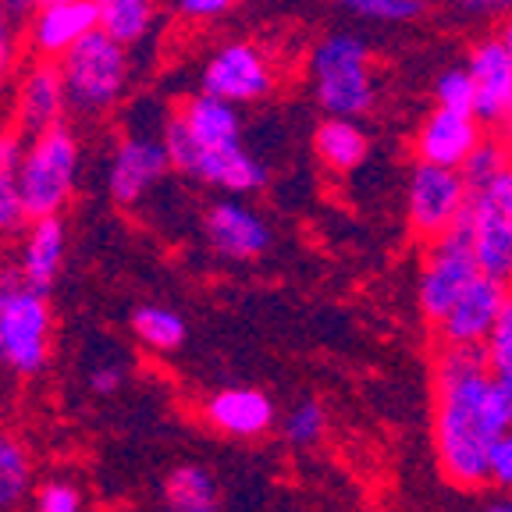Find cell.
<instances>
[{"label":"cell","mask_w":512,"mask_h":512,"mask_svg":"<svg viewBox=\"0 0 512 512\" xmlns=\"http://www.w3.org/2000/svg\"><path fill=\"white\" fill-rule=\"evenodd\" d=\"M484 349H441L434 360V456L456 488H484L495 441L509 431Z\"/></svg>","instance_id":"cell-1"},{"label":"cell","mask_w":512,"mask_h":512,"mask_svg":"<svg viewBox=\"0 0 512 512\" xmlns=\"http://www.w3.org/2000/svg\"><path fill=\"white\" fill-rule=\"evenodd\" d=\"M310 82L328 118L360 121L377 104L374 50L356 32H328L310 50Z\"/></svg>","instance_id":"cell-2"},{"label":"cell","mask_w":512,"mask_h":512,"mask_svg":"<svg viewBox=\"0 0 512 512\" xmlns=\"http://www.w3.org/2000/svg\"><path fill=\"white\" fill-rule=\"evenodd\" d=\"M54 313L43 292L29 288L15 264L0 267V363L18 377L40 374L50 360Z\"/></svg>","instance_id":"cell-3"},{"label":"cell","mask_w":512,"mask_h":512,"mask_svg":"<svg viewBox=\"0 0 512 512\" xmlns=\"http://www.w3.org/2000/svg\"><path fill=\"white\" fill-rule=\"evenodd\" d=\"M64 86H68V100L72 111L82 118H104L125 100L128 86H132V57L128 47L111 40L107 32L96 29L93 36L79 43L68 57H61Z\"/></svg>","instance_id":"cell-4"},{"label":"cell","mask_w":512,"mask_h":512,"mask_svg":"<svg viewBox=\"0 0 512 512\" xmlns=\"http://www.w3.org/2000/svg\"><path fill=\"white\" fill-rule=\"evenodd\" d=\"M82 168V143L72 128H50L43 136L29 139L18 189H22L25 210L32 221L40 217H61V210L72 203Z\"/></svg>","instance_id":"cell-5"},{"label":"cell","mask_w":512,"mask_h":512,"mask_svg":"<svg viewBox=\"0 0 512 512\" xmlns=\"http://www.w3.org/2000/svg\"><path fill=\"white\" fill-rule=\"evenodd\" d=\"M477 264L498 281H512V164L488 182L470 185V203L459 224Z\"/></svg>","instance_id":"cell-6"},{"label":"cell","mask_w":512,"mask_h":512,"mask_svg":"<svg viewBox=\"0 0 512 512\" xmlns=\"http://www.w3.org/2000/svg\"><path fill=\"white\" fill-rule=\"evenodd\" d=\"M470 203V182L463 171L434 168L416 160L406 178V221L409 232L424 242H438L463 224Z\"/></svg>","instance_id":"cell-7"},{"label":"cell","mask_w":512,"mask_h":512,"mask_svg":"<svg viewBox=\"0 0 512 512\" xmlns=\"http://www.w3.org/2000/svg\"><path fill=\"white\" fill-rule=\"evenodd\" d=\"M480 274L484 271H480L477 253H473L463 228L431 242V249L424 253V264H420V274H416V306H420L427 324L438 328L445 313L463 299V292Z\"/></svg>","instance_id":"cell-8"},{"label":"cell","mask_w":512,"mask_h":512,"mask_svg":"<svg viewBox=\"0 0 512 512\" xmlns=\"http://www.w3.org/2000/svg\"><path fill=\"white\" fill-rule=\"evenodd\" d=\"M278 86V68L264 47L249 40L221 43L200 68V93L228 104H256Z\"/></svg>","instance_id":"cell-9"},{"label":"cell","mask_w":512,"mask_h":512,"mask_svg":"<svg viewBox=\"0 0 512 512\" xmlns=\"http://www.w3.org/2000/svg\"><path fill=\"white\" fill-rule=\"evenodd\" d=\"M68 111H72V100H68L61 64L43 57L25 61L11 79V125L22 136L36 139L50 128H61Z\"/></svg>","instance_id":"cell-10"},{"label":"cell","mask_w":512,"mask_h":512,"mask_svg":"<svg viewBox=\"0 0 512 512\" xmlns=\"http://www.w3.org/2000/svg\"><path fill=\"white\" fill-rule=\"evenodd\" d=\"M168 171L175 168L160 132H128L114 143L107 160V196L121 207H136L139 200H146V192L168 178Z\"/></svg>","instance_id":"cell-11"},{"label":"cell","mask_w":512,"mask_h":512,"mask_svg":"<svg viewBox=\"0 0 512 512\" xmlns=\"http://www.w3.org/2000/svg\"><path fill=\"white\" fill-rule=\"evenodd\" d=\"M505 288H509V281L480 274L463 292V299H459V303L445 313V320L434 328L438 331L441 349H484L498 324V313H502Z\"/></svg>","instance_id":"cell-12"},{"label":"cell","mask_w":512,"mask_h":512,"mask_svg":"<svg viewBox=\"0 0 512 512\" xmlns=\"http://www.w3.org/2000/svg\"><path fill=\"white\" fill-rule=\"evenodd\" d=\"M203 235H207L210 249L232 264H249L256 256H264L274 242L267 217L239 200L210 203L203 214Z\"/></svg>","instance_id":"cell-13"},{"label":"cell","mask_w":512,"mask_h":512,"mask_svg":"<svg viewBox=\"0 0 512 512\" xmlns=\"http://www.w3.org/2000/svg\"><path fill=\"white\" fill-rule=\"evenodd\" d=\"M484 132H480V121L473 114L445 111V107H434L424 114V121L416 125L413 136V153L420 164H434V168H452L463 171L466 160L477 153V146L484 143Z\"/></svg>","instance_id":"cell-14"},{"label":"cell","mask_w":512,"mask_h":512,"mask_svg":"<svg viewBox=\"0 0 512 512\" xmlns=\"http://www.w3.org/2000/svg\"><path fill=\"white\" fill-rule=\"evenodd\" d=\"M96 29H100V18H96L93 0H47L36 11V18L25 25V43L32 57L61 61Z\"/></svg>","instance_id":"cell-15"},{"label":"cell","mask_w":512,"mask_h":512,"mask_svg":"<svg viewBox=\"0 0 512 512\" xmlns=\"http://www.w3.org/2000/svg\"><path fill=\"white\" fill-rule=\"evenodd\" d=\"M466 72H470L473 93H477L473 118L480 125H498L512 104V54L502 47L498 36H488L470 47Z\"/></svg>","instance_id":"cell-16"},{"label":"cell","mask_w":512,"mask_h":512,"mask_svg":"<svg viewBox=\"0 0 512 512\" xmlns=\"http://www.w3.org/2000/svg\"><path fill=\"white\" fill-rule=\"evenodd\" d=\"M207 424L224 438L253 441L260 434H267L278 420L274 402L260 388H246V384H232V388H217L203 406Z\"/></svg>","instance_id":"cell-17"},{"label":"cell","mask_w":512,"mask_h":512,"mask_svg":"<svg viewBox=\"0 0 512 512\" xmlns=\"http://www.w3.org/2000/svg\"><path fill=\"white\" fill-rule=\"evenodd\" d=\"M64 256H68V224H64V217H40L25 228L15 256V271L22 274L25 285L47 296L64 271Z\"/></svg>","instance_id":"cell-18"},{"label":"cell","mask_w":512,"mask_h":512,"mask_svg":"<svg viewBox=\"0 0 512 512\" xmlns=\"http://www.w3.org/2000/svg\"><path fill=\"white\" fill-rule=\"evenodd\" d=\"M175 114L189 128V136L196 139L200 153L242 143V114L228 100H217L210 93H192Z\"/></svg>","instance_id":"cell-19"},{"label":"cell","mask_w":512,"mask_h":512,"mask_svg":"<svg viewBox=\"0 0 512 512\" xmlns=\"http://www.w3.org/2000/svg\"><path fill=\"white\" fill-rule=\"evenodd\" d=\"M200 182L214 185V189L224 192H256L267 185V164L256 153H249L242 143L224 146V150H207L200 153V164H196V175Z\"/></svg>","instance_id":"cell-20"},{"label":"cell","mask_w":512,"mask_h":512,"mask_svg":"<svg viewBox=\"0 0 512 512\" xmlns=\"http://www.w3.org/2000/svg\"><path fill=\"white\" fill-rule=\"evenodd\" d=\"M160 502L168 512H221V484L200 463H182L160 480Z\"/></svg>","instance_id":"cell-21"},{"label":"cell","mask_w":512,"mask_h":512,"mask_svg":"<svg viewBox=\"0 0 512 512\" xmlns=\"http://www.w3.org/2000/svg\"><path fill=\"white\" fill-rule=\"evenodd\" d=\"M313 150L324 160V168L349 175L370 157V136L363 132L360 121L349 118H324L313 128Z\"/></svg>","instance_id":"cell-22"},{"label":"cell","mask_w":512,"mask_h":512,"mask_svg":"<svg viewBox=\"0 0 512 512\" xmlns=\"http://www.w3.org/2000/svg\"><path fill=\"white\" fill-rule=\"evenodd\" d=\"M100 32H107L121 47L143 43L157 22V0H93Z\"/></svg>","instance_id":"cell-23"},{"label":"cell","mask_w":512,"mask_h":512,"mask_svg":"<svg viewBox=\"0 0 512 512\" xmlns=\"http://www.w3.org/2000/svg\"><path fill=\"white\" fill-rule=\"evenodd\" d=\"M128 328L132 335L139 338V345H146L150 352H175L185 345V320L178 310H168V306H157V303H146V306H136L132 317H128Z\"/></svg>","instance_id":"cell-24"},{"label":"cell","mask_w":512,"mask_h":512,"mask_svg":"<svg viewBox=\"0 0 512 512\" xmlns=\"http://www.w3.org/2000/svg\"><path fill=\"white\" fill-rule=\"evenodd\" d=\"M32 480H36V470H32L29 448L15 434H0V512L22 509Z\"/></svg>","instance_id":"cell-25"},{"label":"cell","mask_w":512,"mask_h":512,"mask_svg":"<svg viewBox=\"0 0 512 512\" xmlns=\"http://www.w3.org/2000/svg\"><path fill=\"white\" fill-rule=\"evenodd\" d=\"M328 431V409L320 406L317 399H299L296 406L281 416V434H285L288 445L310 448L317 445Z\"/></svg>","instance_id":"cell-26"},{"label":"cell","mask_w":512,"mask_h":512,"mask_svg":"<svg viewBox=\"0 0 512 512\" xmlns=\"http://www.w3.org/2000/svg\"><path fill=\"white\" fill-rule=\"evenodd\" d=\"M352 18H363V22H384V25H399L413 22L424 4L420 0H338Z\"/></svg>","instance_id":"cell-27"},{"label":"cell","mask_w":512,"mask_h":512,"mask_svg":"<svg viewBox=\"0 0 512 512\" xmlns=\"http://www.w3.org/2000/svg\"><path fill=\"white\" fill-rule=\"evenodd\" d=\"M434 107H445V111L473 114L477 107V93H473V79L463 68H445V72L434 79Z\"/></svg>","instance_id":"cell-28"},{"label":"cell","mask_w":512,"mask_h":512,"mask_svg":"<svg viewBox=\"0 0 512 512\" xmlns=\"http://www.w3.org/2000/svg\"><path fill=\"white\" fill-rule=\"evenodd\" d=\"M484 356H488V367L495 377H512V281L505 288V303L498 313V324L491 331L488 345H484Z\"/></svg>","instance_id":"cell-29"},{"label":"cell","mask_w":512,"mask_h":512,"mask_svg":"<svg viewBox=\"0 0 512 512\" xmlns=\"http://www.w3.org/2000/svg\"><path fill=\"white\" fill-rule=\"evenodd\" d=\"M512 164V153L505 150L502 139H484V143L477 146V153H473L470 160H466V168H463V178L470 185H480V182H488V178L502 175L505 168Z\"/></svg>","instance_id":"cell-30"},{"label":"cell","mask_w":512,"mask_h":512,"mask_svg":"<svg viewBox=\"0 0 512 512\" xmlns=\"http://www.w3.org/2000/svg\"><path fill=\"white\" fill-rule=\"evenodd\" d=\"M29 224L32 217L18 189V175H0V235H25Z\"/></svg>","instance_id":"cell-31"},{"label":"cell","mask_w":512,"mask_h":512,"mask_svg":"<svg viewBox=\"0 0 512 512\" xmlns=\"http://www.w3.org/2000/svg\"><path fill=\"white\" fill-rule=\"evenodd\" d=\"M36 512H82V491L75 488L72 480H47L36 491Z\"/></svg>","instance_id":"cell-32"},{"label":"cell","mask_w":512,"mask_h":512,"mask_svg":"<svg viewBox=\"0 0 512 512\" xmlns=\"http://www.w3.org/2000/svg\"><path fill=\"white\" fill-rule=\"evenodd\" d=\"M18 68H22V64H18V25L11 22L4 4H0V93L15 79Z\"/></svg>","instance_id":"cell-33"},{"label":"cell","mask_w":512,"mask_h":512,"mask_svg":"<svg viewBox=\"0 0 512 512\" xmlns=\"http://www.w3.org/2000/svg\"><path fill=\"white\" fill-rule=\"evenodd\" d=\"M488 484H495L502 495H512V427L495 441V448H491Z\"/></svg>","instance_id":"cell-34"},{"label":"cell","mask_w":512,"mask_h":512,"mask_svg":"<svg viewBox=\"0 0 512 512\" xmlns=\"http://www.w3.org/2000/svg\"><path fill=\"white\" fill-rule=\"evenodd\" d=\"M25 150H29V136H22L15 125H0V175H18Z\"/></svg>","instance_id":"cell-35"},{"label":"cell","mask_w":512,"mask_h":512,"mask_svg":"<svg viewBox=\"0 0 512 512\" xmlns=\"http://www.w3.org/2000/svg\"><path fill=\"white\" fill-rule=\"evenodd\" d=\"M239 0H175V8L189 22H214L224 11H232Z\"/></svg>","instance_id":"cell-36"},{"label":"cell","mask_w":512,"mask_h":512,"mask_svg":"<svg viewBox=\"0 0 512 512\" xmlns=\"http://www.w3.org/2000/svg\"><path fill=\"white\" fill-rule=\"evenodd\" d=\"M452 8L466 11L473 18H505L512 15V0H448Z\"/></svg>","instance_id":"cell-37"},{"label":"cell","mask_w":512,"mask_h":512,"mask_svg":"<svg viewBox=\"0 0 512 512\" xmlns=\"http://www.w3.org/2000/svg\"><path fill=\"white\" fill-rule=\"evenodd\" d=\"M121 381H125V370L121 367H111V363H104V367H93L86 377L89 392L96 395H114L121 388Z\"/></svg>","instance_id":"cell-38"},{"label":"cell","mask_w":512,"mask_h":512,"mask_svg":"<svg viewBox=\"0 0 512 512\" xmlns=\"http://www.w3.org/2000/svg\"><path fill=\"white\" fill-rule=\"evenodd\" d=\"M0 4H4V11H8V18L18 29H25L36 18V11L43 8V0H0Z\"/></svg>","instance_id":"cell-39"},{"label":"cell","mask_w":512,"mask_h":512,"mask_svg":"<svg viewBox=\"0 0 512 512\" xmlns=\"http://www.w3.org/2000/svg\"><path fill=\"white\" fill-rule=\"evenodd\" d=\"M495 381H498V395H502L505 416H509V424H512V377H495Z\"/></svg>","instance_id":"cell-40"},{"label":"cell","mask_w":512,"mask_h":512,"mask_svg":"<svg viewBox=\"0 0 512 512\" xmlns=\"http://www.w3.org/2000/svg\"><path fill=\"white\" fill-rule=\"evenodd\" d=\"M498 128H502V143H505V150L512 153V104H509V111H505V118L498 121Z\"/></svg>","instance_id":"cell-41"},{"label":"cell","mask_w":512,"mask_h":512,"mask_svg":"<svg viewBox=\"0 0 512 512\" xmlns=\"http://www.w3.org/2000/svg\"><path fill=\"white\" fill-rule=\"evenodd\" d=\"M484 512H512V495H502V491H498V495L491 498L488 509H484Z\"/></svg>","instance_id":"cell-42"},{"label":"cell","mask_w":512,"mask_h":512,"mask_svg":"<svg viewBox=\"0 0 512 512\" xmlns=\"http://www.w3.org/2000/svg\"><path fill=\"white\" fill-rule=\"evenodd\" d=\"M498 40H502V47L512 54V15L502 18V29H498Z\"/></svg>","instance_id":"cell-43"},{"label":"cell","mask_w":512,"mask_h":512,"mask_svg":"<svg viewBox=\"0 0 512 512\" xmlns=\"http://www.w3.org/2000/svg\"><path fill=\"white\" fill-rule=\"evenodd\" d=\"M420 4H427V0H420Z\"/></svg>","instance_id":"cell-44"},{"label":"cell","mask_w":512,"mask_h":512,"mask_svg":"<svg viewBox=\"0 0 512 512\" xmlns=\"http://www.w3.org/2000/svg\"><path fill=\"white\" fill-rule=\"evenodd\" d=\"M43 4H47V0H43Z\"/></svg>","instance_id":"cell-45"}]
</instances>
